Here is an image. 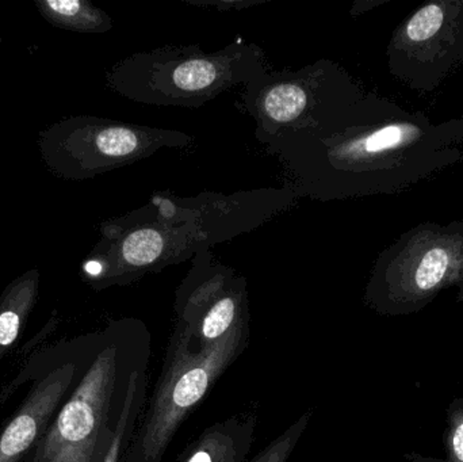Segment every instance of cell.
Segmentation results:
<instances>
[{
  "label": "cell",
  "instance_id": "6da1fadb",
  "mask_svg": "<svg viewBox=\"0 0 463 462\" xmlns=\"http://www.w3.org/2000/svg\"><path fill=\"white\" fill-rule=\"evenodd\" d=\"M298 200L288 184L192 197L155 192L146 205L100 225V240L83 263L84 277L95 290L127 287L258 230Z\"/></svg>",
  "mask_w": 463,
  "mask_h": 462
},
{
  "label": "cell",
  "instance_id": "7a4b0ae2",
  "mask_svg": "<svg viewBox=\"0 0 463 462\" xmlns=\"http://www.w3.org/2000/svg\"><path fill=\"white\" fill-rule=\"evenodd\" d=\"M421 129L367 95L317 127L260 143L286 168L299 198L320 203L391 192L402 182L405 152Z\"/></svg>",
  "mask_w": 463,
  "mask_h": 462
},
{
  "label": "cell",
  "instance_id": "3957f363",
  "mask_svg": "<svg viewBox=\"0 0 463 462\" xmlns=\"http://www.w3.org/2000/svg\"><path fill=\"white\" fill-rule=\"evenodd\" d=\"M151 357V335L138 319L111 320L78 336L72 388L32 453L46 462H99L109 449L130 374Z\"/></svg>",
  "mask_w": 463,
  "mask_h": 462
},
{
  "label": "cell",
  "instance_id": "277c9868",
  "mask_svg": "<svg viewBox=\"0 0 463 462\" xmlns=\"http://www.w3.org/2000/svg\"><path fill=\"white\" fill-rule=\"evenodd\" d=\"M267 70L263 49L242 40L212 53L200 45L162 46L117 62L108 84L143 105L200 108Z\"/></svg>",
  "mask_w": 463,
  "mask_h": 462
},
{
  "label": "cell",
  "instance_id": "5b68a950",
  "mask_svg": "<svg viewBox=\"0 0 463 462\" xmlns=\"http://www.w3.org/2000/svg\"><path fill=\"white\" fill-rule=\"evenodd\" d=\"M250 344V322L208 349L174 328L162 373L122 462H162L190 412L203 401Z\"/></svg>",
  "mask_w": 463,
  "mask_h": 462
},
{
  "label": "cell",
  "instance_id": "8992f818",
  "mask_svg": "<svg viewBox=\"0 0 463 462\" xmlns=\"http://www.w3.org/2000/svg\"><path fill=\"white\" fill-rule=\"evenodd\" d=\"M353 76L332 60L297 71H269L245 84L239 106L255 121L259 143L317 127L326 117L364 98Z\"/></svg>",
  "mask_w": 463,
  "mask_h": 462
},
{
  "label": "cell",
  "instance_id": "52a82bcc",
  "mask_svg": "<svg viewBox=\"0 0 463 462\" xmlns=\"http://www.w3.org/2000/svg\"><path fill=\"white\" fill-rule=\"evenodd\" d=\"M194 143L189 133L99 117H72L41 133L43 162L60 178L81 181L135 165L162 149Z\"/></svg>",
  "mask_w": 463,
  "mask_h": 462
},
{
  "label": "cell",
  "instance_id": "ba28073f",
  "mask_svg": "<svg viewBox=\"0 0 463 462\" xmlns=\"http://www.w3.org/2000/svg\"><path fill=\"white\" fill-rule=\"evenodd\" d=\"M410 238L378 258L364 292L367 306L385 316H404L451 287L463 301V235L423 230Z\"/></svg>",
  "mask_w": 463,
  "mask_h": 462
},
{
  "label": "cell",
  "instance_id": "9c48e42d",
  "mask_svg": "<svg viewBox=\"0 0 463 462\" xmlns=\"http://www.w3.org/2000/svg\"><path fill=\"white\" fill-rule=\"evenodd\" d=\"M175 293L176 327L200 349L219 344L250 322L247 279L216 259L212 250L198 252Z\"/></svg>",
  "mask_w": 463,
  "mask_h": 462
},
{
  "label": "cell",
  "instance_id": "30bf717a",
  "mask_svg": "<svg viewBox=\"0 0 463 462\" xmlns=\"http://www.w3.org/2000/svg\"><path fill=\"white\" fill-rule=\"evenodd\" d=\"M76 369L78 338L59 342L27 363L14 384L33 380L32 388L0 431V462H21L29 457L72 388Z\"/></svg>",
  "mask_w": 463,
  "mask_h": 462
},
{
  "label": "cell",
  "instance_id": "8fae6325",
  "mask_svg": "<svg viewBox=\"0 0 463 462\" xmlns=\"http://www.w3.org/2000/svg\"><path fill=\"white\" fill-rule=\"evenodd\" d=\"M463 3L432 2L419 8L396 33L388 49L389 67L399 78L418 79L419 73L456 62V43L463 45Z\"/></svg>",
  "mask_w": 463,
  "mask_h": 462
},
{
  "label": "cell",
  "instance_id": "7c38bea8",
  "mask_svg": "<svg viewBox=\"0 0 463 462\" xmlns=\"http://www.w3.org/2000/svg\"><path fill=\"white\" fill-rule=\"evenodd\" d=\"M258 418L253 412L233 415L209 426L178 462H247L255 442Z\"/></svg>",
  "mask_w": 463,
  "mask_h": 462
},
{
  "label": "cell",
  "instance_id": "4fadbf2b",
  "mask_svg": "<svg viewBox=\"0 0 463 462\" xmlns=\"http://www.w3.org/2000/svg\"><path fill=\"white\" fill-rule=\"evenodd\" d=\"M40 273L29 270L7 285L0 295V361L19 341L27 317L34 308Z\"/></svg>",
  "mask_w": 463,
  "mask_h": 462
},
{
  "label": "cell",
  "instance_id": "5bb4252c",
  "mask_svg": "<svg viewBox=\"0 0 463 462\" xmlns=\"http://www.w3.org/2000/svg\"><path fill=\"white\" fill-rule=\"evenodd\" d=\"M149 358L144 360L130 374L124 406L114 430L109 449L99 462H122L128 448L137 430L138 423L146 410V390H148Z\"/></svg>",
  "mask_w": 463,
  "mask_h": 462
},
{
  "label": "cell",
  "instance_id": "9a60e30c",
  "mask_svg": "<svg viewBox=\"0 0 463 462\" xmlns=\"http://www.w3.org/2000/svg\"><path fill=\"white\" fill-rule=\"evenodd\" d=\"M41 15L60 29L76 33H108L113 19L87 0H35Z\"/></svg>",
  "mask_w": 463,
  "mask_h": 462
},
{
  "label": "cell",
  "instance_id": "2e32d148",
  "mask_svg": "<svg viewBox=\"0 0 463 462\" xmlns=\"http://www.w3.org/2000/svg\"><path fill=\"white\" fill-rule=\"evenodd\" d=\"M448 434H446L445 458L426 457V456L411 453L405 456L404 462H463V396L454 399L449 404Z\"/></svg>",
  "mask_w": 463,
  "mask_h": 462
},
{
  "label": "cell",
  "instance_id": "e0dca14e",
  "mask_svg": "<svg viewBox=\"0 0 463 462\" xmlns=\"http://www.w3.org/2000/svg\"><path fill=\"white\" fill-rule=\"evenodd\" d=\"M310 412L299 417L293 425L288 426L280 436H278L266 449L261 450L250 462H288L291 453L296 449L302 434L307 431L310 422Z\"/></svg>",
  "mask_w": 463,
  "mask_h": 462
},
{
  "label": "cell",
  "instance_id": "ac0fdd59",
  "mask_svg": "<svg viewBox=\"0 0 463 462\" xmlns=\"http://www.w3.org/2000/svg\"><path fill=\"white\" fill-rule=\"evenodd\" d=\"M184 2L195 7H213L217 11H242L264 5L269 0H184Z\"/></svg>",
  "mask_w": 463,
  "mask_h": 462
},
{
  "label": "cell",
  "instance_id": "d6986e66",
  "mask_svg": "<svg viewBox=\"0 0 463 462\" xmlns=\"http://www.w3.org/2000/svg\"><path fill=\"white\" fill-rule=\"evenodd\" d=\"M26 462H46L43 458H41L40 456L34 455V453H30L29 457L26 458Z\"/></svg>",
  "mask_w": 463,
  "mask_h": 462
},
{
  "label": "cell",
  "instance_id": "ffe728a7",
  "mask_svg": "<svg viewBox=\"0 0 463 462\" xmlns=\"http://www.w3.org/2000/svg\"><path fill=\"white\" fill-rule=\"evenodd\" d=\"M0 43H2V37H0Z\"/></svg>",
  "mask_w": 463,
  "mask_h": 462
}]
</instances>
